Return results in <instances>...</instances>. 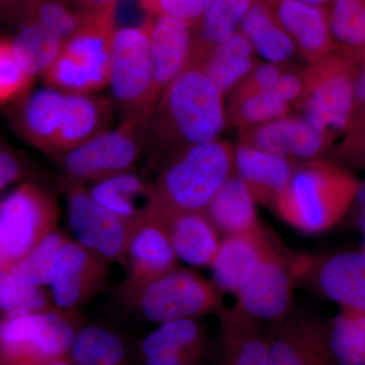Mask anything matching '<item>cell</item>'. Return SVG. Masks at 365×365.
<instances>
[{"label": "cell", "mask_w": 365, "mask_h": 365, "mask_svg": "<svg viewBox=\"0 0 365 365\" xmlns=\"http://www.w3.org/2000/svg\"><path fill=\"white\" fill-rule=\"evenodd\" d=\"M240 31L254 51L269 63L283 64L294 56L297 46L274 16L266 0H259L250 9Z\"/></svg>", "instance_id": "obj_28"}, {"label": "cell", "mask_w": 365, "mask_h": 365, "mask_svg": "<svg viewBox=\"0 0 365 365\" xmlns=\"http://www.w3.org/2000/svg\"><path fill=\"white\" fill-rule=\"evenodd\" d=\"M359 73V63L345 49L312 63L304 78L302 109L314 128L329 137L349 129Z\"/></svg>", "instance_id": "obj_7"}, {"label": "cell", "mask_w": 365, "mask_h": 365, "mask_svg": "<svg viewBox=\"0 0 365 365\" xmlns=\"http://www.w3.org/2000/svg\"><path fill=\"white\" fill-rule=\"evenodd\" d=\"M328 345L336 365H365V313L340 307L327 325Z\"/></svg>", "instance_id": "obj_30"}, {"label": "cell", "mask_w": 365, "mask_h": 365, "mask_svg": "<svg viewBox=\"0 0 365 365\" xmlns=\"http://www.w3.org/2000/svg\"><path fill=\"white\" fill-rule=\"evenodd\" d=\"M76 334L64 312L4 317L0 321V365H45L66 359Z\"/></svg>", "instance_id": "obj_9"}, {"label": "cell", "mask_w": 365, "mask_h": 365, "mask_svg": "<svg viewBox=\"0 0 365 365\" xmlns=\"http://www.w3.org/2000/svg\"><path fill=\"white\" fill-rule=\"evenodd\" d=\"M299 1L312 6L325 7L326 4H328L332 0H299Z\"/></svg>", "instance_id": "obj_50"}, {"label": "cell", "mask_w": 365, "mask_h": 365, "mask_svg": "<svg viewBox=\"0 0 365 365\" xmlns=\"http://www.w3.org/2000/svg\"><path fill=\"white\" fill-rule=\"evenodd\" d=\"M330 365H336L335 364H330Z\"/></svg>", "instance_id": "obj_55"}, {"label": "cell", "mask_w": 365, "mask_h": 365, "mask_svg": "<svg viewBox=\"0 0 365 365\" xmlns=\"http://www.w3.org/2000/svg\"><path fill=\"white\" fill-rule=\"evenodd\" d=\"M215 0H150L143 6L148 14H165L196 26Z\"/></svg>", "instance_id": "obj_39"}, {"label": "cell", "mask_w": 365, "mask_h": 365, "mask_svg": "<svg viewBox=\"0 0 365 365\" xmlns=\"http://www.w3.org/2000/svg\"><path fill=\"white\" fill-rule=\"evenodd\" d=\"M359 111L362 112V116L360 118L365 116V66L361 67V71H360L359 76H357L356 83H355L354 110H353V116ZM360 118H359V119H360ZM356 120H354V121H356Z\"/></svg>", "instance_id": "obj_47"}, {"label": "cell", "mask_w": 365, "mask_h": 365, "mask_svg": "<svg viewBox=\"0 0 365 365\" xmlns=\"http://www.w3.org/2000/svg\"><path fill=\"white\" fill-rule=\"evenodd\" d=\"M66 240L60 232H53L9 270L21 282L31 287L51 284L57 256Z\"/></svg>", "instance_id": "obj_33"}, {"label": "cell", "mask_w": 365, "mask_h": 365, "mask_svg": "<svg viewBox=\"0 0 365 365\" xmlns=\"http://www.w3.org/2000/svg\"><path fill=\"white\" fill-rule=\"evenodd\" d=\"M59 207L42 187L24 182L0 202V271L9 270L57 232Z\"/></svg>", "instance_id": "obj_8"}, {"label": "cell", "mask_w": 365, "mask_h": 365, "mask_svg": "<svg viewBox=\"0 0 365 365\" xmlns=\"http://www.w3.org/2000/svg\"><path fill=\"white\" fill-rule=\"evenodd\" d=\"M148 1H150V0H139V2H140L141 6H143L144 4H148Z\"/></svg>", "instance_id": "obj_53"}, {"label": "cell", "mask_w": 365, "mask_h": 365, "mask_svg": "<svg viewBox=\"0 0 365 365\" xmlns=\"http://www.w3.org/2000/svg\"><path fill=\"white\" fill-rule=\"evenodd\" d=\"M67 217L76 242L103 260H127L136 227L108 211L91 197L83 182L69 179Z\"/></svg>", "instance_id": "obj_13"}, {"label": "cell", "mask_w": 365, "mask_h": 365, "mask_svg": "<svg viewBox=\"0 0 365 365\" xmlns=\"http://www.w3.org/2000/svg\"><path fill=\"white\" fill-rule=\"evenodd\" d=\"M143 123L122 119L117 128L57 157L62 169L69 179L81 182H97L129 172L144 153Z\"/></svg>", "instance_id": "obj_11"}, {"label": "cell", "mask_w": 365, "mask_h": 365, "mask_svg": "<svg viewBox=\"0 0 365 365\" xmlns=\"http://www.w3.org/2000/svg\"><path fill=\"white\" fill-rule=\"evenodd\" d=\"M282 71L277 64H260L255 67L254 71L242 81L237 88L234 100L260 93V91H270L280 78Z\"/></svg>", "instance_id": "obj_41"}, {"label": "cell", "mask_w": 365, "mask_h": 365, "mask_svg": "<svg viewBox=\"0 0 365 365\" xmlns=\"http://www.w3.org/2000/svg\"><path fill=\"white\" fill-rule=\"evenodd\" d=\"M259 0H215L193 28L189 66H201L216 48L240 31L244 19Z\"/></svg>", "instance_id": "obj_24"}, {"label": "cell", "mask_w": 365, "mask_h": 365, "mask_svg": "<svg viewBox=\"0 0 365 365\" xmlns=\"http://www.w3.org/2000/svg\"><path fill=\"white\" fill-rule=\"evenodd\" d=\"M225 121L222 93L200 66L186 67L143 123L144 153L165 160L189 146L217 140Z\"/></svg>", "instance_id": "obj_1"}, {"label": "cell", "mask_w": 365, "mask_h": 365, "mask_svg": "<svg viewBox=\"0 0 365 365\" xmlns=\"http://www.w3.org/2000/svg\"><path fill=\"white\" fill-rule=\"evenodd\" d=\"M317 283L340 307L365 313V252L335 255L319 265Z\"/></svg>", "instance_id": "obj_25"}, {"label": "cell", "mask_w": 365, "mask_h": 365, "mask_svg": "<svg viewBox=\"0 0 365 365\" xmlns=\"http://www.w3.org/2000/svg\"><path fill=\"white\" fill-rule=\"evenodd\" d=\"M118 2L86 16L64 42L58 56L42 74L50 88L91 95L109 86Z\"/></svg>", "instance_id": "obj_5"}, {"label": "cell", "mask_w": 365, "mask_h": 365, "mask_svg": "<svg viewBox=\"0 0 365 365\" xmlns=\"http://www.w3.org/2000/svg\"><path fill=\"white\" fill-rule=\"evenodd\" d=\"M353 57H354L355 60H356L359 66H365V45L362 46L359 50H357L354 54H352Z\"/></svg>", "instance_id": "obj_49"}, {"label": "cell", "mask_w": 365, "mask_h": 365, "mask_svg": "<svg viewBox=\"0 0 365 365\" xmlns=\"http://www.w3.org/2000/svg\"><path fill=\"white\" fill-rule=\"evenodd\" d=\"M71 354L76 365H122L125 348L116 334L88 326L76 334Z\"/></svg>", "instance_id": "obj_32"}, {"label": "cell", "mask_w": 365, "mask_h": 365, "mask_svg": "<svg viewBox=\"0 0 365 365\" xmlns=\"http://www.w3.org/2000/svg\"><path fill=\"white\" fill-rule=\"evenodd\" d=\"M249 187L234 173L213 197L204 212L222 237L252 232L262 227Z\"/></svg>", "instance_id": "obj_26"}, {"label": "cell", "mask_w": 365, "mask_h": 365, "mask_svg": "<svg viewBox=\"0 0 365 365\" xmlns=\"http://www.w3.org/2000/svg\"><path fill=\"white\" fill-rule=\"evenodd\" d=\"M270 331L268 365L335 364L329 350L327 325L318 319L290 314Z\"/></svg>", "instance_id": "obj_15"}, {"label": "cell", "mask_w": 365, "mask_h": 365, "mask_svg": "<svg viewBox=\"0 0 365 365\" xmlns=\"http://www.w3.org/2000/svg\"><path fill=\"white\" fill-rule=\"evenodd\" d=\"M204 347L163 351L145 357L146 365H197L202 357Z\"/></svg>", "instance_id": "obj_43"}, {"label": "cell", "mask_w": 365, "mask_h": 365, "mask_svg": "<svg viewBox=\"0 0 365 365\" xmlns=\"http://www.w3.org/2000/svg\"><path fill=\"white\" fill-rule=\"evenodd\" d=\"M90 193L101 206L137 227L150 215L153 184L129 170L96 182Z\"/></svg>", "instance_id": "obj_23"}, {"label": "cell", "mask_w": 365, "mask_h": 365, "mask_svg": "<svg viewBox=\"0 0 365 365\" xmlns=\"http://www.w3.org/2000/svg\"><path fill=\"white\" fill-rule=\"evenodd\" d=\"M0 311L4 317H18L53 309L41 287L25 284L11 271L2 270L0 271Z\"/></svg>", "instance_id": "obj_36"}, {"label": "cell", "mask_w": 365, "mask_h": 365, "mask_svg": "<svg viewBox=\"0 0 365 365\" xmlns=\"http://www.w3.org/2000/svg\"><path fill=\"white\" fill-rule=\"evenodd\" d=\"M76 9L86 16L104 11L107 7L117 4L119 0H68Z\"/></svg>", "instance_id": "obj_46"}, {"label": "cell", "mask_w": 365, "mask_h": 365, "mask_svg": "<svg viewBox=\"0 0 365 365\" xmlns=\"http://www.w3.org/2000/svg\"><path fill=\"white\" fill-rule=\"evenodd\" d=\"M150 32L155 71V93H160L188 64L194 26L165 16L148 14L145 19Z\"/></svg>", "instance_id": "obj_21"}, {"label": "cell", "mask_w": 365, "mask_h": 365, "mask_svg": "<svg viewBox=\"0 0 365 365\" xmlns=\"http://www.w3.org/2000/svg\"><path fill=\"white\" fill-rule=\"evenodd\" d=\"M276 20L294 41L307 61L314 63L335 51L330 16L325 7L312 6L299 0H266Z\"/></svg>", "instance_id": "obj_18"}, {"label": "cell", "mask_w": 365, "mask_h": 365, "mask_svg": "<svg viewBox=\"0 0 365 365\" xmlns=\"http://www.w3.org/2000/svg\"><path fill=\"white\" fill-rule=\"evenodd\" d=\"M109 263L66 240L60 249L51 284L52 299L59 311H74L105 284Z\"/></svg>", "instance_id": "obj_14"}, {"label": "cell", "mask_w": 365, "mask_h": 365, "mask_svg": "<svg viewBox=\"0 0 365 365\" xmlns=\"http://www.w3.org/2000/svg\"><path fill=\"white\" fill-rule=\"evenodd\" d=\"M109 86L122 119L144 122L157 103L150 32L141 26L117 29L113 39Z\"/></svg>", "instance_id": "obj_6"}, {"label": "cell", "mask_w": 365, "mask_h": 365, "mask_svg": "<svg viewBox=\"0 0 365 365\" xmlns=\"http://www.w3.org/2000/svg\"><path fill=\"white\" fill-rule=\"evenodd\" d=\"M220 324V365H268L271 331L239 304L218 311Z\"/></svg>", "instance_id": "obj_19"}, {"label": "cell", "mask_w": 365, "mask_h": 365, "mask_svg": "<svg viewBox=\"0 0 365 365\" xmlns=\"http://www.w3.org/2000/svg\"><path fill=\"white\" fill-rule=\"evenodd\" d=\"M235 170V153L225 141L196 144L170 155L155 182L148 220L204 211Z\"/></svg>", "instance_id": "obj_3"}, {"label": "cell", "mask_w": 365, "mask_h": 365, "mask_svg": "<svg viewBox=\"0 0 365 365\" xmlns=\"http://www.w3.org/2000/svg\"><path fill=\"white\" fill-rule=\"evenodd\" d=\"M329 11L330 30L336 43L345 45L350 30L357 16L365 6V0H332Z\"/></svg>", "instance_id": "obj_40"}, {"label": "cell", "mask_w": 365, "mask_h": 365, "mask_svg": "<svg viewBox=\"0 0 365 365\" xmlns=\"http://www.w3.org/2000/svg\"><path fill=\"white\" fill-rule=\"evenodd\" d=\"M353 204H355V207H356L355 222L365 234V180L360 181Z\"/></svg>", "instance_id": "obj_48"}, {"label": "cell", "mask_w": 365, "mask_h": 365, "mask_svg": "<svg viewBox=\"0 0 365 365\" xmlns=\"http://www.w3.org/2000/svg\"><path fill=\"white\" fill-rule=\"evenodd\" d=\"M86 16L68 0H29L26 21L39 24L66 41L81 28Z\"/></svg>", "instance_id": "obj_35"}, {"label": "cell", "mask_w": 365, "mask_h": 365, "mask_svg": "<svg viewBox=\"0 0 365 365\" xmlns=\"http://www.w3.org/2000/svg\"><path fill=\"white\" fill-rule=\"evenodd\" d=\"M165 228L177 258L195 267H210L222 237L204 211L157 220Z\"/></svg>", "instance_id": "obj_22"}, {"label": "cell", "mask_w": 365, "mask_h": 365, "mask_svg": "<svg viewBox=\"0 0 365 365\" xmlns=\"http://www.w3.org/2000/svg\"><path fill=\"white\" fill-rule=\"evenodd\" d=\"M271 91L290 104L304 97V81L294 73H282Z\"/></svg>", "instance_id": "obj_45"}, {"label": "cell", "mask_w": 365, "mask_h": 365, "mask_svg": "<svg viewBox=\"0 0 365 365\" xmlns=\"http://www.w3.org/2000/svg\"><path fill=\"white\" fill-rule=\"evenodd\" d=\"M289 104L273 91H260L234 100L230 118L240 126H256L288 116Z\"/></svg>", "instance_id": "obj_37"}, {"label": "cell", "mask_w": 365, "mask_h": 365, "mask_svg": "<svg viewBox=\"0 0 365 365\" xmlns=\"http://www.w3.org/2000/svg\"><path fill=\"white\" fill-rule=\"evenodd\" d=\"M9 120L34 148L60 157L110 130L112 98L48 88L13 103Z\"/></svg>", "instance_id": "obj_2"}, {"label": "cell", "mask_w": 365, "mask_h": 365, "mask_svg": "<svg viewBox=\"0 0 365 365\" xmlns=\"http://www.w3.org/2000/svg\"><path fill=\"white\" fill-rule=\"evenodd\" d=\"M133 300L144 318L160 324L222 309L217 287L198 273L178 267L146 285Z\"/></svg>", "instance_id": "obj_12"}, {"label": "cell", "mask_w": 365, "mask_h": 365, "mask_svg": "<svg viewBox=\"0 0 365 365\" xmlns=\"http://www.w3.org/2000/svg\"><path fill=\"white\" fill-rule=\"evenodd\" d=\"M205 340L195 319H174L160 324L141 344L144 357L163 351L204 347Z\"/></svg>", "instance_id": "obj_34"}, {"label": "cell", "mask_w": 365, "mask_h": 365, "mask_svg": "<svg viewBox=\"0 0 365 365\" xmlns=\"http://www.w3.org/2000/svg\"><path fill=\"white\" fill-rule=\"evenodd\" d=\"M269 235L268 230L262 227L255 232L222 237L210 265L218 289L237 294L245 269L260 253Z\"/></svg>", "instance_id": "obj_27"}, {"label": "cell", "mask_w": 365, "mask_h": 365, "mask_svg": "<svg viewBox=\"0 0 365 365\" xmlns=\"http://www.w3.org/2000/svg\"><path fill=\"white\" fill-rule=\"evenodd\" d=\"M45 365H73L71 361L66 359H61L58 360H54V361L49 362V364Z\"/></svg>", "instance_id": "obj_51"}, {"label": "cell", "mask_w": 365, "mask_h": 365, "mask_svg": "<svg viewBox=\"0 0 365 365\" xmlns=\"http://www.w3.org/2000/svg\"><path fill=\"white\" fill-rule=\"evenodd\" d=\"M25 174L20 158L11 148L0 143V191L18 182Z\"/></svg>", "instance_id": "obj_44"}, {"label": "cell", "mask_w": 365, "mask_h": 365, "mask_svg": "<svg viewBox=\"0 0 365 365\" xmlns=\"http://www.w3.org/2000/svg\"><path fill=\"white\" fill-rule=\"evenodd\" d=\"M0 1L4 2V4H7V6H14L16 4L25 1V0H0Z\"/></svg>", "instance_id": "obj_52"}, {"label": "cell", "mask_w": 365, "mask_h": 365, "mask_svg": "<svg viewBox=\"0 0 365 365\" xmlns=\"http://www.w3.org/2000/svg\"><path fill=\"white\" fill-rule=\"evenodd\" d=\"M362 125H365V123H364V124H362Z\"/></svg>", "instance_id": "obj_56"}, {"label": "cell", "mask_w": 365, "mask_h": 365, "mask_svg": "<svg viewBox=\"0 0 365 365\" xmlns=\"http://www.w3.org/2000/svg\"><path fill=\"white\" fill-rule=\"evenodd\" d=\"M292 276L284 252L269 235L260 253L245 269L237 304L258 321L277 325L290 314Z\"/></svg>", "instance_id": "obj_10"}, {"label": "cell", "mask_w": 365, "mask_h": 365, "mask_svg": "<svg viewBox=\"0 0 365 365\" xmlns=\"http://www.w3.org/2000/svg\"><path fill=\"white\" fill-rule=\"evenodd\" d=\"M66 41L39 24L26 21L11 41L14 54L31 76L43 74L51 66Z\"/></svg>", "instance_id": "obj_31"}, {"label": "cell", "mask_w": 365, "mask_h": 365, "mask_svg": "<svg viewBox=\"0 0 365 365\" xmlns=\"http://www.w3.org/2000/svg\"><path fill=\"white\" fill-rule=\"evenodd\" d=\"M337 155L342 167L365 168V125L349 130Z\"/></svg>", "instance_id": "obj_42"}, {"label": "cell", "mask_w": 365, "mask_h": 365, "mask_svg": "<svg viewBox=\"0 0 365 365\" xmlns=\"http://www.w3.org/2000/svg\"><path fill=\"white\" fill-rule=\"evenodd\" d=\"M360 180L329 160L297 163L276 203V215L306 234H321L337 225L351 208Z\"/></svg>", "instance_id": "obj_4"}, {"label": "cell", "mask_w": 365, "mask_h": 365, "mask_svg": "<svg viewBox=\"0 0 365 365\" xmlns=\"http://www.w3.org/2000/svg\"><path fill=\"white\" fill-rule=\"evenodd\" d=\"M256 53L248 38L237 31L211 53L200 66L218 91L225 95L254 71Z\"/></svg>", "instance_id": "obj_29"}, {"label": "cell", "mask_w": 365, "mask_h": 365, "mask_svg": "<svg viewBox=\"0 0 365 365\" xmlns=\"http://www.w3.org/2000/svg\"><path fill=\"white\" fill-rule=\"evenodd\" d=\"M127 292L132 299L153 280L177 268V256L165 228L146 220L134 230L129 244Z\"/></svg>", "instance_id": "obj_17"}, {"label": "cell", "mask_w": 365, "mask_h": 365, "mask_svg": "<svg viewBox=\"0 0 365 365\" xmlns=\"http://www.w3.org/2000/svg\"><path fill=\"white\" fill-rule=\"evenodd\" d=\"M235 153V170L249 187L255 201L274 211L287 188L297 160L241 143Z\"/></svg>", "instance_id": "obj_20"}, {"label": "cell", "mask_w": 365, "mask_h": 365, "mask_svg": "<svg viewBox=\"0 0 365 365\" xmlns=\"http://www.w3.org/2000/svg\"><path fill=\"white\" fill-rule=\"evenodd\" d=\"M331 138L314 128L304 118L282 117L246 128L242 143L290 160L318 158Z\"/></svg>", "instance_id": "obj_16"}, {"label": "cell", "mask_w": 365, "mask_h": 365, "mask_svg": "<svg viewBox=\"0 0 365 365\" xmlns=\"http://www.w3.org/2000/svg\"><path fill=\"white\" fill-rule=\"evenodd\" d=\"M364 251L365 252V234H364Z\"/></svg>", "instance_id": "obj_54"}, {"label": "cell", "mask_w": 365, "mask_h": 365, "mask_svg": "<svg viewBox=\"0 0 365 365\" xmlns=\"http://www.w3.org/2000/svg\"><path fill=\"white\" fill-rule=\"evenodd\" d=\"M33 81L34 76L16 58L11 41L0 40V106L25 97Z\"/></svg>", "instance_id": "obj_38"}]
</instances>
